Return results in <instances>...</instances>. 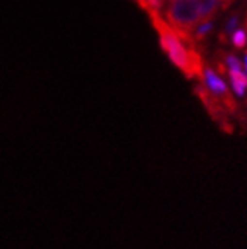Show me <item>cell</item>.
I'll use <instances>...</instances> for the list:
<instances>
[{
  "label": "cell",
  "mask_w": 247,
  "mask_h": 249,
  "mask_svg": "<svg viewBox=\"0 0 247 249\" xmlns=\"http://www.w3.org/2000/svg\"><path fill=\"white\" fill-rule=\"evenodd\" d=\"M150 17L155 29L159 34L161 47L168 55L173 64L178 69H181L187 78L202 76L203 74L202 59L200 55L194 51L193 40L190 38V35L179 32L173 26H170L168 23H165L158 16V12H150Z\"/></svg>",
  "instance_id": "obj_1"
},
{
  "label": "cell",
  "mask_w": 247,
  "mask_h": 249,
  "mask_svg": "<svg viewBox=\"0 0 247 249\" xmlns=\"http://www.w3.org/2000/svg\"><path fill=\"white\" fill-rule=\"evenodd\" d=\"M167 20L176 31L190 35L205 21L200 0H173L167 11Z\"/></svg>",
  "instance_id": "obj_2"
},
{
  "label": "cell",
  "mask_w": 247,
  "mask_h": 249,
  "mask_svg": "<svg viewBox=\"0 0 247 249\" xmlns=\"http://www.w3.org/2000/svg\"><path fill=\"white\" fill-rule=\"evenodd\" d=\"M202 76H203V81H205V85H206L209 94H214L217 97V101H221L225 107L232 109L233 102H232V97L228 91V87H226L225 81L221 79L218 74H215L211 69H205Z\"/></svg>",
  "instance_id": "obj_3"
},
{
  "label": "cell",
  "mask_w": 247,
  "mask_h": 249,
  "mask_svg": "<svg viewBox=\"0 0 247 249\" xmlns=\"http://www.w3.org/2000/svg\"><path fill=\"white\" fill-rule=\"evenodd\" d=\"M229 78L233 91L243 97L247 90V74L243 73V70H229Z\"/></svg>",
  "instance_id": "obj_4"
},
{
  "label": "cell",
  "mask_w": 247,
  "mask_h": 249,
  "mask_svg": "<svg viewBox=\"0 0 247 249\" xmlns=\"http://www.w3.org/2000/svg\"><path fill=\"white\" fill-rule=\"evenodd\" d=\"M213 29V21L211 20H205V21H202L199 26L196 28V38L197 40H202L203 36Z\"/></svg>",
  "instance_id": "obj_5"
},
{
  "label": "cell",
  "mask_w": 247,
  "mask_h": 249,
  "mask_svg": "<svg viewBox=\"0 0 247 249\" xmlns=\"http://www.w3.org/2000/svg\"><path fill=\"white\" fill-rule=\"evenodd\" d=\"M232 41H233V46L237 49H243L246 47V43H247V35L244 31H235L232 34Z\"/></svg>",
  "instance_id": "obj_6"
},
{
  "label": "cell",
  "mask_w": 247,
  "mask_h": 249,
  "mask_svg": "<svg viewBox=\"0 0 247 249\" xmlns=\"http://www.w3.org/2000/svg\"><path fill=\"white\" fill-rule=\"evenodd\" d=\"M226 66L229 70H241V62L238 58H235L233 55H228L226 56Z\"/></svg>",
  "instance_id": "obj_7"
},
{
  "label": "cell",
  "mask_w": 247,
  "mask_h": 249,
  "mask_svg": "<svg viewBox=\"0 0 247 249\" xmlns=\"http://www.w3.org/2000/svg\"><path fill=\"white\" fill-rule=\"evenodd\" d=\"M144 8L149 12H159V9L163 8V2L161 0H146Z\"/></svg>",
  "instance_id": "obj_8"
},
{
  "label": "cell",
  "mask_w": 247,
  "mask_h": 249,
  "mask_svg": "<svg viewBox=\"0 0 247 249\" xmlns=\"http://www.w3.org/2000/svg\"><path fill=\"white\" fill-rule=\"evenodd\" d=\"M237 26H238V16H233V17L229 18V21L226 24V34L232 35L233 32L237 31Z\"/></svg>",
  "instance_id": "obj_9"
},
{
  "label": "cell",
  "mask_w": 247,
  "mask_h": 249,
  "mask_svg": "<svg viewBox=\"0 0 247 249\" xmlns=\"http://www.w3.org/2000/svg\"><path fill=\"white\" fill-rule=\"evenodd\" d=\"M246 70H247V53H246Z\"/></svg>",
  "instance_id": "obj_10"
}]
</instances>
